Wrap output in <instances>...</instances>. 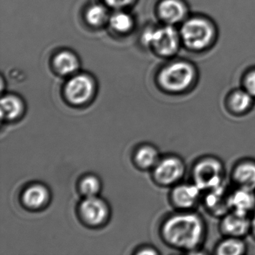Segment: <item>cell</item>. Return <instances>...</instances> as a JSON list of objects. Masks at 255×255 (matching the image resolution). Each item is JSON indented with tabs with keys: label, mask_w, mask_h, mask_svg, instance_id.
<instances>
[{
	"label": "cell",
	"mask_w": 255,
	"mask_h": 255,
	"mask_svg": "<svg viewBox=\"0 0 255 255\" xmlns=\"http://www.w3.org/2000/svg\"><path fill=\"white\" fill-rule=\"evenodd\" d=\"M162 233L170 244L182 249H193L202 239L204 227L196 215H175L166 221Z\"/></svg>",
	"instance_id": "cell-1"
},
{
	"label": "cell",
	"mask_w": 255,
	"mask_h": 255,
	"mask_svg": "<svg viewBox=\"0 0 255 255\" xmlns=\"http://www.w3.org/2000/svg\"><path fill=\"white\" fill-rule=\"evenodd\" d=\"M182 42L192 51H202L210 47L216 37V30L209 20L192 17L184 21L180 32Z\"/></svg>",
	"instance_id": "cell-2"
},
{
	"label": "cell",
	"mask_w": 255,
	"mask_h": 255,
	"mask_svg": "<svg viewBox=\"0 0 255 255\" xmlns=\"http://www.w3.org/2000/svg\"><path fill=\"white\" fill-rule=\"evenodd\" d=\"M195 70L189 62H175L163 68L159 74L161 86L171 92L184 91L195 80Z\"/></svg>",
	"instance_id": "cell-3"
},
{
	"label": "cell",
	"mask_w": 255,
	"mask_h": 255,
	"mask_svg": "<svg viewBox=\"0 0 255 255\" xmlns=\"http://www.w3.org/2000/svg\"><path fill=\"white\" fill-rule=\"evenodd\" d=\"M180 35L171 26H165L144 32L142 41L145 45H150L162 56L175 54L180 47Z\"/></svg>",
	"instance_id": "cell-4"
},
{
	"label": "cell",
	"mask_w": 255,
	"mask_h": 255,
	"mask_svg": "<svg viewBox=\"0 0 255 255\" xmlns=\"http://www.w3.org/2000/svg\"><path fill=\"white\" fill-rule=\"evenodd\" d=\"M222 166L213 159H205L195 167L194 178L195 185L201 190L219 187L222 182Z\"/></svg>",
	"instance_id": "cell-5"
},
{
	"label": "cell",
	"mask_w": 255,
	"mask_h": 255,
	"mask_svg": "<svg viewBox=\"0 0 255 255\" xmlns=\"http://www.w3.org/2000/svg\"><path fill=\"white\" fill-rule=\"evenodd\" d=\"M94 84L88 76L77 75L71 78L65 87L67 99L74 105H83L92 97Z\"/></svg>",
	"instance_id": "cell-6"
},
{
	"label": "cell",
	"mask_w": 255,
	"mask_h": 255,
	"mask_svg": "<svg viewBox=\"0 0 255 255\" xmlns=\"http://www.w3.org/2000/svg\"><path fill=\"white\" fill-rule=\"evenodd\" d=\"M80 212L83 219L94 226L104 223L109 216L108 206L97 196L86 197L80 204Z\"/></svg>",
	"instance_id": "cell-7"
},
{
	"label": "cell",
	"mask_w": 255,
	"mask_h": 255,
	"mask_svg": "<svg viewBox=\"0 0 255 255\" xmlns=\"http://www.w3.org/2000/svg\"><path fill=\"white\" fill-rule=\"evenodd\" d=\"M183 171L184 167L180 159L168 157L155 165L154 176L159 183L170 185L177 181L183 175Z\"/></svg>",
	"instance_id": "cell-8"
},
{
	"label": "cell",
	"mask_w": 255,
	"mask_h": 255,
	"mask_svg": "<svg viewBox=\"0 0 255 255\" xmlns=\"http://www.w3.org/2000/svg\"><path fill=\"white\" fill-rule=\"evenodd\" d=\"M159 14L168 24H177L185 20L188 8L180 0H163L159 5Z\"/></svg>",
	"instance_id": "cell-9"
},
{
	"label": "cell",
	"mask_w": 255,
	"mask_h": 255,
	"mask_svg": "<svg viewBox=\"0 0 255 255\" xmlns=\"http://www.w3.org/2000/svg\"><path fill=\"white\" fill-rule=\"evenodd\" d=\"M50 198L48 189L41 184H33L23 192V201L26 207L38 209L44 207Z\"/></svg>",
	"instance_id": "cell-10"
},
{
	"label": "cell",
	"mask_w": 255,
	"mask_h": 255,
	"mask_svg": "<svg viewBox=\"0 0 255 255\" xmlns=\"http://www.w3.org/2000/svg\"><path fill=\"white\" fill-rule=\"evenodd\" d=\"M255 204V198L252 190L243 188L236 191L229 198L228 205L234 212L246 215L249 210L253 208Z\"/></svg>",
	"instance_id": "cell-11"
},
{
	"label": "cell",
	"mask_w": 255,
	"mask_h": 255,
	"mask_svg": "<svg viewBox=\"0 0 255 255\" xmlns=\"http://www.w3.org/2000/svg\"><path fill=\"white\" fill-rule=\"evenodd\" d=\"M201 189L196 185H181L173 191L174 202L180 207H190L196 202Z\"/></svg>",
	"instance_id": "cell-12"
},
{
	"label": "cell",
	"mask_w": 255,
	"mask_h": 255,
	"mask_svg": "<svg viewBox=\"0 0 255 255\" xmlns=\"http://www.w3.org/2000/svg\"><path fill=\"white\" fill-rule=\"evenodd\" d=\"M249 228V222L246 215L234 212L228 215L223 221V229L231 235L238 237L247 232Z\"/></svg>",
	"instance_id": "cell-13"
},
{
	"label": "cell",
	"mask_w": 255,
	"mask_h": 255,
	"mask_svg": "<svg viewBox=\"0 0 255 255\" xmlns=\"http://www.w3.org/2000/svg\"><path fill=\"white\" fill-rule=\"evenodd\" d=\"M23 102L14 95H6L1 99L2 120L12 121L20 117L23 113Z\"/></svg>",
	"instance_id": "cell-14"
},
{
	"label": "cell",
	"mask_w": 255,
	"mask_h": 255,
	"mask_svg": "<svg viewBox=\"0 0 255 255\" xmlns=\"http://www.w3.org/2000/svg\"><path fill=\"white\" fill-rule=\"evenodd\" d=\"M55 68L61 74L68 75L77 71L79 67L77 58L68 51L59 53L54 59Z\"/></svg>",
	"instance_id": "cell-15"
},
{
	"label": "cell",
	"mask_w": 255,
	"mask_h": 255,
	"mask_svg": "<svg viewBox=\"0 0 255 255\" xmlns=\"http://www.w3.org/2000/svg\"><path fill=\"white\" fill-rule=\"evenodd\" d=\"M235 180L245 189H255V165L244 163L239 165L234 172Z\"/></svg>",
	"instance_id": "cell-16"
},
{
	"label": "cell",
	"mask_w": 255,
	"mask_h": 255,
	"mask_svg": "<svg viewBox=\"0 0 255 255\" xmlns=\"http://www.w3.org/2000/svg\"><path fill=\"white\" fill-rule=\"evenodd\" d=\"M135 160L137 165L141 168H150L156 165L158 162L157 151L152 146H141L135 152Z\"/></svg>",
	"instance_id": "cell-17"
},
{
	"label": "cell",
	"mask_w": 255,
	"mask_h": 255,
	"mask_svg": "<svg viewBox=\"0 0 255 255\" xmlns=\"http://www.w3.org/2000/svg\"><path fill=\"white\" fill-rule=\"evenodd\" d=\"M207 204L208 207L214 210L216 213H222L225 211L226 206L229 207L228 201H225L222 186L211 189L210 195L207 198Z\"/></svg>",
	"instance_id": "cell-18"
},
{
	"label": "cell",
	"mask_w": 255,
	"mask_h": 255,
	"mask_svg": "<svg viewBox=\"0 0 255 255\" xmlns=\"http://www.w3.org/2000/svg\"><path fill=\"white\" fill-rule=\"evenodd\" d=\"M245 252V245L237 239H229L221 243L217 253L222 255H238Z\"/></svg>",
	"instance_id": "cell-19"
},
{
	"label": "cell",
	"mask_w": 255,
	"mask_h": 255,
	"mask_svg": "<svg viewBox=\"0 0 255 255\" xmlns=\"http://www.w3.org/2000/svg\"><path fill=\"white\" fill-rule=\"evenodd\" d=\"M112 27L119 32H128L132 26V20L129 14L124 12H118L113 14L110 20Z\"/></svg>",
	"instance_id": "cell-20"
},
{
	"label": "cell",
	"mask_w": 255,
	"mask_h": 255,
	"mask_svg": "<svg viewBox=\"0 0 255 255\" xmlns=\"http://www.w3.org/2000/svg\"><path fill=\"white\" fill-rule=\"evenodd\" d=\"M252 96L246 91H237L231 97V104L235 111H245L250 107Z\"/></svg>",
	"instance_id": "cell-21"
},
{
	"label": "cell",
	"mask_w": 255,
	"mask_h": 255,
	"mask_svg": "<svg viewBox=\"0 0 255 255\" xmlns=\"http://www.w3.org/2000/svg\"><path fill=\"white\" fill-rule=\"evenodd\" d=\"M80 190L86 197L96 196L101 189V182L95 175H87L80 182Z\"/></svg>",
	"instance_id": "cell-22"
},
{
	"label": "cell",
	"mask_w": 255,
	"mask_h": 255,
	"mask_svg": "<svg viewBox=\"0 0 255 255\" xmlns=\"http://www.w3.org/2000/svg\"><path fill=\"white\" fill-rule=\"evenodd\" d=\"M86 20L92 26H99L105 22L107 17L106 8L101 5H94L86 11Z\"/></svg>",
	"instance_id": "cell-23"
},
{
	"label": "cell",
	"mask_w": 255,
	"mask_h": 255,
	"mask_svg": "<svg viewBox=\"0 0 255 255\" xmlns=\"http://www.w3.org/2000/svg\"><path fill=\"white\" fill-rule=\"evenodd\" d=\"M246 91L252 97H255V70L250 71L246 75L244 81Z\"/></svg>",
	"instance_id": "cell-24"
},
{
	"label": "cell",
	"mask_w": 255,
	"mask_h": 255,
	"mask_svg": "<svg viewBox=\"0 0 255 255\" xmlns=\"http://www.w3.org/2000/svg\"><path fill=\"white\" fill-rule=\"evenodd\" d=\"M106 2L113 8H123L129 5L132 0H106Z\"/></svg>",
	"instance_id": "cell-25"
},
{
	"label": "cell",
	"mask_w": 255,
	"mask_h": 255,
	"mask_svg": "<svg viewBox=\"0 0 255 255\" xmlns=\"http://www.w3.org/2000/svg\"><path fill=\"white\" fill-rule=\"evenodd\" d=\"M138 253L141 254V255H145V254H147V255H155V254H156V252L153 250V249H150V248H144V249H141L140 252H138Z\"/></svg>",
	"instance_id": "cell-26"
},
{
	"label": "cell",
	"mask_w": 255,
	"mask_h": 255,
	"mask_svg": "<svg viewBox=\"0 0 255 255\" xmlns=\"http://www.w3.org/2000/svg\"><path fill=\"white\" fill-rule=\"evenodd\" d=\"M252 228H253L254 233L255 234V215L252 220Z\"/></svg>",
	"instance_id": "cell-27"
}]
</instances>
